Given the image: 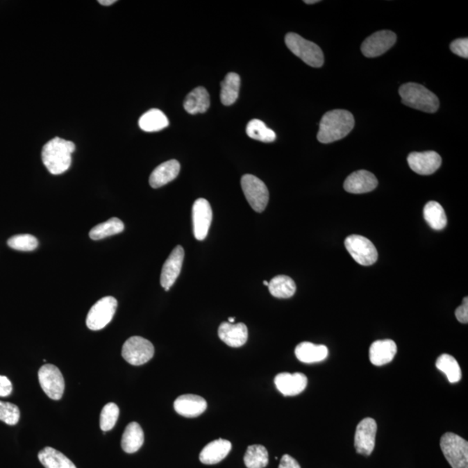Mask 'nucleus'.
Wrapping results in <instances>:
<instances>
[{
	"label": "nucleus",
	"instance_id": "obj_42",
	"mask_svg": "<svg viewBox=\"0 0 468 468\" xmlns=\"http://www.w3.org/2000/svg\"><path fill=\"white\" fill-rule=\"evenodd\" d=\"M116 2V0H99V1L101 5L106 6L113 5V3Z\"/></svg>",
	"mask_w": 468,
	"mask_h": 468
},
{
	"label": "nucleus",
	"instance_id": "obj_15",
	"mask_svg": "<svg viewBox=\"0 0 468 468\" xmlns=\"http://www.w3.org/2000/svg\"><path fill=\"white\" fill-rule=\"evenodd\" d=\"M184 249L181 246H177L170 253L169 257L164 263L160 274V285L169 291L176 281L183 268L184 260Z\"/></svg>",
	"mask_w": 468,
	"mask_h": 468
},
{
	"label": "nucleus",
	"instance_id": "obj_44",
	"mask_svg": "<svg viewBox=\"0 0 468 468\" xmlns=\"http://www.w3.org/2000/svg\"><path fill=\"white\" fill-rule=\"evenodd\" d=\"M235 322V319L234 317H229L228 319V323L230 324H234Z\"/></svg>",
	"mask_w": 468,
	"mask_h": 468
},
{
	"label": "nucleus",
	"instance_id": "obj_17",
	"mask_svg": "<svg viewBox=\"0 0 468 468\" xmlns=\"http://www.w3.org/2000/svg\"><path fill=\"white\" fill-rule=\"evenodd\" d=\"M378 185V181L372 173L366 170H358L352 173L345 180V191L351 194H366L373 191Z\"/></svg>",
	"mask_w": 468,
	"mask_h": 468
},
{
	"label": "nucleus",
	"instance_id": "obj_8",
	"mask_svg": "<svg viewBox=\"0 0 468 468\" xmlns=\"http://www.w3.org/2000/svg\"><path fill=\"white\" fill-rule=\"evenodd\" d=\"M155 348L151 342L142 337H132L125 342L122 355L131 365H145L153 358Z\"/></svg>",
	"mask_w": 468,
	"mask_h": 468
},
{
	"label": "nucleus",
	"instance_id": "obj_35",
	"mask_svg": "<svg viewBox=\"0 0 468 468\" xmlns=\"http://www.w3.org/2000/svg\"><path fill=\"white\" fill-rule=\"evenodd\" d=\"M119 417V408L113 403L103 407L100 415V428L103 432L111 431L116 425Z\"/></svg>",
	"mask_w": 468,
	"mask_h": 468
},
{
	"label": "nucleus",
	"instance_id": "obj_11",
	"mask_svg": "<svg viewBox=\"0 0 468 468\" xmlns=\"http://www.w3.org/2000/svg\"><path fill=\"white\" fill-rule=\"evenodd\" d=\"M376 422L372 418H365L359 422L355 435V448L360 455L369 456L376 445Z\"/></svg>",
	"mask_w": 468,
	"mask_h": 468
},
{
	"label": "nucleus",
	"instance_id": "obj_9",
	"mask_svg": "<svg viewBox=\"0 0 468 468\" xmlns=\"http://www.w3.org/2000/svg\"><path fill=\"white\" fill-rule=\"evenodd\" d=\"M345 247L356 263L365 267L375 264L378 253L374 244L361 235H351L345 240Z\"/></svg>",
	"mask_w": 468,
	"mask_h": 468
},
{
	"label": "nucleus",
	"instance_id": "obj_23",
	"mask_svg": "<svg viewBox=\"0 0 468 468\" xmlns=\"http://www.w3.org/2000/svg\"><path fill=\"white\" fill-rule=\"evenodd\" d=\"M329 351L326 345H317L310 342H303L295 349V355L300 362L314 363L327 358Z\"/></svg>",
	"mask_w": 468,
	"mask_h": 468
},
{
	"label": "nucleus",
	"instance_id": "obj_28",
	"mask_svg": "<svg viewBox=\"0 0 468 468\" xmlns=\"http://www.w3.org/2000/svg\"><path fill=\"white\" fill-rule=\"evenodd\" d=\"M240 76L237 73L230 72L222 83L221 101L226 106H232L239 97Z\"/></svg>",
	"mask_w": 468,
	"mask_h": 468
},
{
	"label": "nucleus",
	"instance_id": "obj_12",
	"mask_svg": "<svg viewBox=\"0 0 468 468\" xmlns=\"http://www.w3.org/2000/svg\"><path fill=\"white\" fill-rule=\"evenodd\" d=\"M396 42V35L391 31H377L367 37L361 47L362 54L366 58H376L385 53Z\"/></svg>",
	"mask_w": 468,
	"mask_h": 468
},
{
	"label": "nucleus",
	"instance_id": "obj_2",
	"mask_svg": "<svg viewBox=\"0 0 468 468\" xmlns=\"http://www.w3.org/2000/svg\"><path fill=\"white\" fill-rule=\"evenodd\" d=\"M74 143L56 137L48 142L42 150V160L49 172L55 176L66 172L72 165Z\"/></svg>",
	"mask_w": 468,
	"mask_h": 468
},
{
	"label": "nucleus",
	"instance_id": "obj_22",
	"mask_svg": "<svg viewBox=\"0 0 468 468\" xmlns=\"http://www.w3.org/2000/svg\"><path fill=\"white\" fill-rule=\"evenodd\" d=\"M396 352V344L393 340L376 341L369 348V360L374 365H385L392 362Z\"/></svg>",
	"mask_w": 468,
	"mask_h": 468
},
{
	"label": "nucleus",
	"instance_id": "obj_6",
	"mask_svg": "<svg viewBox=\"0 0 468 468\" xmlns=\"http://www.w3.org/2000/svg\"><path fill=\"white\" fill-rule=\"evenodd\" d=\"M241 187L251 208L258 212L265 210L269 201V191L265 184L253 174L241 178Z\"/></svg>",
	"mask_w": 468,
	"mask_h": 468
},
{
	"label": "nucleus",
	"instance_id": "obj_39",
	"mask_svg": "<svg viewBox=\"0 0 468 468\" xmlns=\"http://www.w3.org/2000/svg\"><path fill=\"white\" fill-rule=\"evenodd\" d=\"M456 317L457 320L462 324L468 322V299L464 298L462 305L458 307L456 310Z\"/></svg>",
	"mask_w": 468,
	"mask_h": 468
},
{
	"label": "nucleus",
	"instance_id": "obj_14",
	"mask_svg": "<svg viewBox=\"0 0 468 468\" xmlns=\"http://www.w3.org/2000/svg\"><path fill=\"white\" fill-rule=\"evenodd\" d=\"M408 163L415 173L431 176L442 165V157L435 151L413 152L408 156Z\"/></svg>",
	"mask_w": 468,
	"mask_h": 468
},
{
	"label": "nucleus",
	"instance_id": "obj_20",
	"mask_svg": "<svg viewBox=\"0 0 468 468\" xmlns=\"http://www.w3.org/2000/svg\"><path fill=\"white\" fill-rule=\"evenodd\" d=\"M181 165L176 160H167L160 164L153 171L149 177V184L153 188H159L165 186L167 183L176 179L179 174Z\"/></svg>",
	"mask_w": 468,
	"mask_h": 468
},
{
	"label": "nucleus",
	"instance_id": "obj_13",
	"mask_svg": "<svg viewBox=\"0 0 468 468\" xmlns=\"http://www.w3.org/2000/svg\"><path fill=\"white\" fill-rule=\"evenodd\" d=\"M212 219L210 203L206 199L200 198L193 206V226L195 239L203 240L207 237Z\"/></svg>",
	"mask_w": 468,
	"mask_h": 468
},
{
	"label": "nucleus",
	"instance_id": "obj_40",
	"mask_svg": "<svg viewBox=\"0 0 468 468\" xmlns=\"http://www.w3.org/2000/svg\"><path fill=\"white\" fill-rule=\"evenodd\" d=\"M12 392V384L5 376H0V396H10Z\"/></svg>",
	"mask_w": 468,
	"mask_h": 468
},
{
	"label": "nucleus",
	"instance_id": "obj_19",
	"mask_svg": "<svg viewBox=\"0 0 468 468\" xmlns=\"http://www.w3.org/2000/svg\"><path fill=\"white\" fill-rule=\"evenodd\" d=\"M219 337L230 347L243 346L248 340V330L243 323L223 322L219 327Z\"/></svg>",
	"mask_w": 468,
	"mask_h": 468
},
{
	"label": "nucleus",
	"instance_id": "obj_41",
	"mask_svg": "<svg viewBox=\"0 0 468 468\" xmlns=\"http://www.w3.org/2000/svg\"><path fill=\"white\" fill-rule=\"evenodd\" d=\"M278 468H301L299 466V464L294 458H292L291 456L285 455L282 457L281 460V464H279Z\"/></svg>",
	"mask_w": 468,
	"mask_h": 468
},
{
	"label": "nucleus",
	"instance_id": "obj_30",
	"mask_svg": "<svg viewBox=\"0 0 468 468\" xmlns=\"http://www.w3.org/2000/svg\"><path fill=\"white\" fill-rule=\"evenodd\" d=\"M424 215L426 222L431 228L439 231L446 228L448 219H446L444 209L438 202L429 201L426 204Z\"/></svg>",
	"mask_w": 468,
	"mask_h": 468
},
{
	"label": "nucleus",
	"instance_id": "obj_43",
	"mask_svg": "<svg viewBox=\"0 0 468 468\" xmlns=\"http://www.w3.org/2000/svg\"><path fill=\"white\" fill-rule=\"evenodd\" d=\"M319 2V0H310V1H309V0H306V1H305V3H308V5H312V3H316Z\"/></svg>",
	"mask_w": 468,
	"mask_h": 468
},
{
	"label": "nucleus",
	"instance_id": "obj_26",
	"mask_svg": "<svg viewBox=\"0 0 468 468\" xmlns=\"http://www.w3.org/2000/svg\"><path fill=\"white\" fill-rule=\"evenodd\" d=\"M269 292L275 298H292L296 292V284L292 278L285 275L276 276L269 282Z\"/></svg>",
	"mask_w": 468,
	"mask_h": 468
},
{
	"label": "nucleus",
	"instance_id": "obj_45",
	"mask_svg": "<svg viewBox=\"0 0 468 468\" xmlns=\"http://www.w3.org/2000/svg\"><path fill=\"white\" fill-rule=\"evenodd\" d=\"M263 284H264V285H265V286H268V285H269V282L267 281H265L263 282Z\"/></svg>",
	"mask_w": 468,
	"mask_h": 468
},
{
	"label": "nucleus",
	"instance_id": "obj_27",
	"mask_svg": "<svg viewBox=\"0 0 468 468\" xmlns=\"http://www.w3.org/2000/svg\"><path fill=\"white\" fill-rule=\"evenodd\" d=\"M42 465L45 468H76L71 460L52 448H45L38 453Z\"/></svg>",
	"mask_w": 468,
	"mask_h": 468
},
{
	"label": "nucleus",
	"instance_id": "obj_16",
	"mask_svg": "<svg viewBox=\"0 0 468 468\" xmlns=\"http://www.w3.org/2000/svg\"><path fill=\"white\" fill-rule=\"evenodd\" d=\"M274 383L282 394L293 396L306 390L308 379L303 373H281L276 376Z\"/></svg>",
	"mask_w": 468,
	"mask_h": 468
},
{
	"label": "nucleus",
	"instance_id": "obj_18",
	"mask_svg": "<svg viewBox=\"0 0 468 468\" xmlns=\"http://www.w3.org/2000/svg\"><path fill=\"white\" fill-rule=\"evenodd\" d=\"M174 410L183 417L193 418L203 414L208 408L207 401L197 394H183L174 401Z\"/></svg>",
	"mask_w": 468,
	"mask_h": 468
},
{
	"label": "nucleus",
	"instance_id": "obj_31",
	"mask_svg": "<svg viewBox=\"0 0 468 468\" xmlns=\"http://www.w3.org/2000/svg\"><path fill=\"white\" fill-rule=\"evenodd\" d=\"M124 230V222L118 218H111L106 222L94 226L90 230V237L93 240L106 239L107 237L116 235Z\"/></svg>",
	"mask_w": 468,
	"mask_h": 468
},
{
	"label": "nucleus",
	"instance_id": "obj_32",
	"mask_svg": "<svg viewBox=\"0 0 468 468\" xmlns=\"http://www.w3.org/2000/svg\"><path fill=\"white\" fill-rule=\"evenodd\" d=\"M436 368L444 373L450 383H456L462 379V369L453 356L443 354L436 361Z\"/></svg>",
	"mask_w": 468,
	"mask_h": 468
},
{
	"label": "nucleus",
	"instance_id": "obj_7",
	"mask_svg": "<svg viewBox=\"0 0 468 468\" xmlns=\"http://www.w3.org/2000/svg\"><path fill=\"white\" fill-rule=\"evenodd\" d=\"M117 308V300L113 296H106L97 301L87 315L86 324L90 330L100 331L113 319Z\"/></svg>",
	"mask_w": 468,
	"mask_h": 468
},
{
	"label": "nucleus",
	"instance_id": "obj_37",
	"mask_svg": "<svg viewBox=\"0 0 468 468\" xmlns=\"http://www.w3.org/2000/svg\"><path fill=\"white\" fill-rule=\"evenodd\" d=\"M19 408L16 405L0 401V421L7 425L14 426L19 422Z\"/></svg>",
	"mask_w": 468,
	"mask_h": 468
},
{
	"label": "nucleus",
	"instance_id": "obj_29",
	"mask_svg": "<svg viewBox=\"0 0 468 468\" xmlns=\"http://www.w3.org/2000/svg\"><path fill=\"white\" fill-rule=\"evenodd\" d=\"M169 119L160 110L153 109L143 114L139 120L140 128L146 132L162 131L169 126Z\"/></svg>",
	"mask_w": 468,
	"mask_h": 468
},
{
	"label": "nucleus",
	"instance_id": "obj_21",
	"mask_svg": "<svg viewBox=\"0 0 468 468\" xmlns=\"http://www.w3.org/2000/svg\"><path fill=\"white\" fill-rule=\"evenodd\" d=\"M232 449V443L226 440L219 439L208 443L200 453V460L206 465H215L221 462L228 456Z\"/></svg>",
	"mask_w": 468,
	"mask_h": 468
},
{
	"label": "nucleus",
	"instance_id": "obj_10",
	"mask_svg": "<svg viewBox=\"0 0 468 468\" xmlns=\"http://www.w3.org/2000/svg\"><path fill=\"white\" fill-rule=\"evenodd\" d=\"M38 380L42 390L51 399L60 400L65 391V379L60 370L52 365L41 367L38 371Z\"/></svg>",
	"mask_w": 468,
	"mask_h": 468
},
{
	"label": "nucleus",
	"instance_id": "obj_36",
	"mask_svg": "<svg viewBox=\"0 0 468 468\" xmlns=\"http://www.w3.org/2000/svg\"><path fill=\"white\" fill-rule=\"evenodd\" d=\"M7 244L14 250L31 251L38 246V240L36 237L31 234H19V235L10 237Z\"/></svg>",
	"mask_w": 468,
	"mask_h": 468
},
{
	"label": "nucleus",
	"instance_id": "obj_24",
	"mask_svg": "<svg viewBox=\"0 0 468 468\" xmlns=\"http://www.w3.org/2000/svg\"><path fill=\"white\" fill-rule=\"evenodd\" d=\"M210 106V97L204 87H197L184 101V109L188 114L205 113Z\"/></svg>",
	"mask_w": 468,
	"mask_h": 468
},
{
	"label": "nucleus",
	"instance_id": "obj_34",
	"mask_svg": "<svg viewBox=\"0 0 468 468\" xmlns=\"http://www.w3.org/2000/svg\"><path fill=\"white\" fill-rule=\"evenodd\" d=\"M246 134L251 139L263 142H272L277 138L275 132L258 119H253L248 122Z\"/></svg>",
	"mask_w": 468,
	"mask_h": 468
},
{
	"label": "nucleus",
	"instance_id": "obj_25",
	"mask_svg": "<svg viewBox=\"0 0 468 468\" xmlns=\"http://www.w3.org/2000/svg\"><path fill=\"white\" fill-rule=\"evenodd\" d=\"M144 442V433L137 422H131L125 428L122 438V448L128 453L137 452Z\"/></svg>",
	"mask_w": 468,
	"mask_h": 468
},
{
	"label": "nucleus",
	"instance_id": "obj_1",
	"mask_svg": "<svg viewBox=\"0 0 468 468\" xmlns=\"http://www.w3.org/2000/svg\"><path fill=\"white\" fill-rule=\"evenodd\" d=\"M355 126V119L350 111L334 110L324 115L319 124L317 140L321 143L338 141L350 134Z\"/></svg>",
	"mask_w": 468,
	"mask_h": 468
},
{
	"label": "nucleus",
	"instance_id": "obj_38",
	"mask_svg": "<svg viewBox=\"0 0 468 468\" xmlns=\"http://www.w3.org/2000/svg\"><path fill=\"white\" fill-rule=\"evenodd\" d=\"M450 49L453 53L460 56V57L468 58V40L467 38H459L453 41L450 44Z\"/></svg>",
	"mask_w": 468,
	"mask_h": 468
},
{
	"label": "nucleus",
	"instance_id": "obj_3",
	"mask_svg": "<svg viewBox=\"0 0 468 468\" xmlns=\"http://www.w3.org/2000/svg\"><path fill=\"white\" fill-rule=\"evenodd\" d=\"M401 102L412 109L435 113L438 110L440 103L435 94L424 85L415 83H405L399 90Z\"/></svg>",
	"mask_w": 468,
	"mask_h": 468
},
{
	"label": "nucleus",
	"instance_id": "obj_4",
	"mask_svg": "<svg viewBox=\"0 0 468 468\" xmlns=\"http://www.w3.org/2000/svg\"><path fill=\"white\" fill-rule=\"evenodd\" d=\"M285 41L289 50L296 57L302 59L306 64L314 68L322 67L324 57L323 51L319 45L293 33L286 35Z\"/></svg>",
	"mask_w": 468,
	"mask_h": 468
},
{
	"label": "nucleus",
	"instance_id": "obj_33",
	"mask_svg": "<svg viewBox=\"0 0 468 468\" xmlns=\"http://www.w3.org/2000/svg\"><path fill=\"white\" fill-rule=\"evenodd\" d=\"M244 465L247 468H265L269 463V456L267 449L262 445L248 446L244 456Z\"/></svg>",
	"mask_w": 468,
	"mask_h": 468
},
{
	"label": "nucleus",
	"instance_id": "obj_5",
	"mask_svg": "<svg viewBox=\"0 0 468 468\" xmlns=\"http://www.w3.org/2000/svg\"><path fill=\"white\" fill-rule=\"evenodd\" d=\"M441 449L452 468H468V442L453 433H446L441 439Z\"/></svg>",
	"mask_w": 468,
	"mask_h": 468
}]
</instances>
